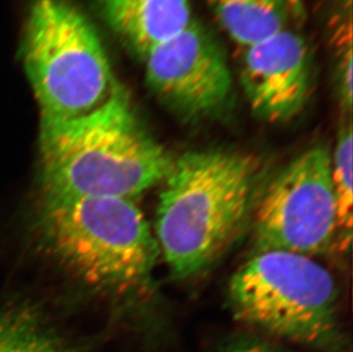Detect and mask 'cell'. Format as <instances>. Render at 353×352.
<instances>
[{
  "label": "cell",
  "mask_w": 353,
  "mask_h": 352,
  "mask_svg": "<svg viewBox=\"0 0 353 352\" xmlns=\"http://www.w3.org/2000/svg\"><path fill=\"white\" fill-rule=\"evenodd\" d=\"M228 35L243 48L288 30L303 15V0H208Z\"/></svg>",
  "instance_id": "10"
},
{
  "label": "cell",
  "mask_w": 353,
  "mask_h": 352,
  "mask_svg": "<svg viewBox=\"0 0 353 352\" xmlns=\"http://www.w3.org/2000/svg\"><path fill=\"white\" fill-rule=\"evenodd\" d=\"M23 59L41 123L88 116L123 90L93 26L64 0L34 1Z\"/></svg>",
  "instance_id": "5"
},
{
  "label": "cell",
  "mask_w": 353,
  "mask_h": 352,
  "mask_svg": "<svg viewBox=\"0 0 353 352\" xmlns=\"http://www.w3.org/2000/svg\"><path fill=\"white\" fill-rule=\"evenodd\" d=\"M228 300L245 325L323 352H347L333 275L310 256L257 251L232 275Z\"/></svg>",
  "instance_id": "4"
},
{
  "label": "cell",
  "mask_w": 353,
  "mask_h": 352,
  "mask_svg": "<svg viewBox=\"0 0 353 352\" xmlns=\"http://www.w3.org/2000/svg\"><path fill=\"white\" fill-rule=\"evenodd\" d=\"M0 352H92V346L57 329L32 306L0 311Z\"/></svg>",
  "instance_id": "11"
},
{
  "label": "cell",
  "mask_w": 353,
  "mask_h": 352,
  "mask_svg": "<svg viewBox=\"0 0 353 352\" xmlns=\"http://www.w3.org/2000/svg\"><path fill=\"white\" fill-rule=\"evenodd\" d=\"M260 160L234 150L188 151L163 179L154 237L170 273L187 280L210 268L252 217Z\"/></svg>",
  "instance_id": "1"
},
{
  "label": "cell",
  "mask_w": 353,
  "mask_h": 352,
  "mask_svg": "<svg viewBox=\"0 0 353 352\" xmlns=\"http://www.w3.org/2000/svg\"><path fill=\"white\" fill-rule=\"evenodd\" d=\"M38 226L43 246L87 285L125 295L150 287L160 251L134 200L43 197Z\"/></svg>",
  "instance_id": "3"
},
{
  "label": "cell",
  "mask_w": 353,
  "mask_h": 352,
  "mask_svg": "<svg viewBox=\"0 0 353 352\" xmlns=\"http://www.w3.org/2000/svg\"><path fill=\"white\" fill-rule=\"evenodd\" d=\"M222 352H290L256 339H240L225 346Z\"/></svg>",
  "instance_id": "13"
},
{
  "label": "cell",
  "mask_w": 353,
  "mask_h": 352,
  "mask_svg": "<svg viewBox=\"0 0 353 352\" xmlns=\"http://www.w3.org/2000/svg\"><path fill=\"white\" fill-rule=\"evenodd\" d=\"M97 5L114 34L142 59L192 22L191 0H97Z\"/></svg>",
  "instance_id": "9"
},
{
  "label": "cell",
  "mask_w": 353,
  "mask_h": 352,
  "mask_svg": "<svg viewBox=\"0 0 353 352\" xmlns=\"http://www.w3.org/2000/svg\"><path fill=\"white\" fill-rule=\"evenodd\" d=\"M240 81L254 115L267 123H286L303 110L310 95L311 59L293 30L245 48Z\"/></svg>",
  "instance_id": "8"
},
{
  "label": "cell",
  "mask_w": 353,
  "mask_h": 352,
  "mask_svg": "<svg viewBox=\"0 0 353 352\" xmlns=\"http://www.w3.org/2000/svg\"><path fill=\"white\" fill-rule=\"evenodd\" d=\"M352 125H344L337 137L332 155V183L336 204V245L342 253L349 252L352 242Z\"/></svg>",
  "instance_id": "12"
},
{
  "label": "cell",
  "mask_w": 353,
  "mask_h": 352,
  "mask_svg": "<svg viewBox=\"0 0 353 352\" xmlns=\"http://www.w3.org/2000/svg\"><path fill=\"white\" fill-rule=\"evenodd\" d=\"M143 60L148 86L182 119L215 116L230 101L232 76L223 50L194 21Z\"/></svg>",
  "instance_id": "7"
},
{
  "label": "cell",
  "mask_w": 353,
  "mask_h": 352,
  "mask_svg": "<svg viewBox=\"0 0 353 352\" xmlns=\"http://www.w3.org/2000/svg\"><path fill=\"white\" fill-rule=\"evenodd\" d=\"M43 197L134 200L163 182L168 150L144 128L125 90L88 116L41 123Z\"/></svg>",
  "instance_id": "2"
},
{
  "label": "cell",
  "mask_w": 353,
  "mask_h": 352,
  "mask_svg": "<svg viewBox=\"0 0 353 352\" xmlns=\"http://www.w3.org/2000/svg\"><path fill=\"white\" fill-rule=\"evenodd\" d=\"M252 219L257 251L314 257L335 247L330 150L314 146L287 164L259 193Z\"/></svg>",
  "instance_id": "6"
}]
</instances>
